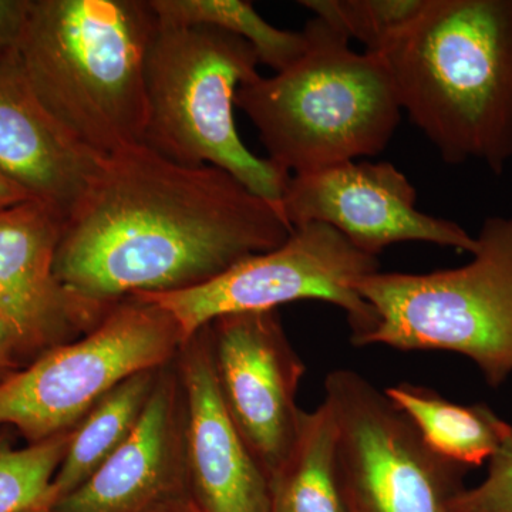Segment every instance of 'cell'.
<instances>
[{
    "label": "cell",
    "mask_w": 512,
    "mask_h": 512,
    "mask_svg": "<svg viewBox=\"0 0 512 512\" xmlns=\"http://www.w3.org/2000/svg\"><path fill=\"white\" fill-rule=\"evenodd\" d=\"M281 208L212 165H184L138 144L103 158L63 222L55 272L97 305L197 288L292 232Z\"/></svg>",
    "instance_id": "1"
},
{
    "label": "cell",
    "mask_w": 512,
    "mask_h": 512,
    "mask_svg": "<svg viewBox=\"0 0 512 512\" xmlns=\"http://www.w3.org/2000/svg\"><path fill=\"white\" fill-rule=\"evenodd\" d=\"M382 57L403 113L448 164L512 158V0H429Z\"/></svg>",
    "instance_id": "2"
},
{
    "label": "cell",
    "mask_w": 512,
    "mask_h": 512,
    "mask_svg": "<svg viewBox=\"0 0 512 512\" xmlns=\"http://www.w3.org/2000/svg\"><path fill=\"white\" fill-rule=\"evenodd\" d=\"M150 0H32L18 59L47 113L93 156L143 144Z\"/></svg>",
    "instance_id": "3"
},
{
    "label": "cell",
    "mask_w": 512,
    "mask_h": 512,
    "mask_svg": "<svg viewBox=\"0 0 512 512\" xmlns=\"http://www.w3.org/2000/svg\"><path fill=\"white\" fill-rule=\"evenodd\" d=\"M305 52L272 77L242 84L235 107L254 123L268 160L291 175L382 153L402 119L389 70L376 53L313 16Z\"/></svg>",
    "instance_id": "4"
},
{
    "label": "cell",
    "mask_w": 512,
    "mask_h": 512,
    "mask_svg": "<svg viewBox=\"0 0 512 512\" xmlns=\"http://www.w3.org/2000/svg\"><path fill=\"white\" fill-rule=\"evenodd\" d=\"M258 64L241 37L157 16L146 56L143 144L178 164L221 168L281 208L291 174L249 151L235 126V96L259 76Z\"/></svg>",
    "instance_id": "5"
},
{
    "label": "cell",
    "mask_w": 512,
    "mask_h": 512,
    "mask_svg": "<svg viewBox=\"0 0 512 512\" xmlns=\"http://www.w3.org/2000/svg\"><path fill=\"white\" fill-rule=\"evenodd\" d=\"M476 239L473 259L458 268L360 279L377 325L359 346L460 353L501 386L512 375V217L487 218Z\"/></svg>",
    "instance_id": "6"
},
{
    "label": "cell",
    "mask_w": 512,
    "mask_h": 512,
    "mask_svg": "<svg viewBox=\"0 0 512 512\" xmlns=\"http://www.w3.org/2000/svg\"><path fill=\"white\" fill-rule=\"evenodd\" d=\"M184 338L173 316L141 295L111 306L82 338L0 379V424L28 444L73 430L124 379L173 362Z\"/></svg>",
    "instance_id": "7"
},
{
    "label": "cell",
    "mask_w": 512,
    "mask_h": 512,
    "mask_svg": "<svg viewBox=\"0 0 512 512\" xmlns=\"http://www.w3.org/2000/svg\"><path fill=\"white\" fill-rule=\"evenodd\" d=\"M379 268L376 256L360 251L329 225L311 222L293 227L278 248L249 256L207 284L136 295L170 313L184 342L229 313L274 311L285 303L315 299L345 311L352 343L359 346L375 330L377 316L356 284Z\"/></svg>",
    "instance_id": "8"
},
{
    "label": "cell",
    "mask_w": 512,
    "mask_h": 512,
    "mask_svg": "<svg viewBox=\"0 0 512 512\" xmlns=\"http://www.w3.org/2000/svg\"><path fill=\"white\" fill-rule=\"evenodd\" d=\"M346 512H450L470 468L437 454L409 417L355 370L325 380Z\"/></svg>",
    "instance_id": "9"
},
{
    "label": "cell",
    "mask_w": 512,
    "mask_h": 512,
    "mask_svg": "<svg viewBox=\"0 0 512 512\" xmlns=\"http://www.w3.org/2000/svg\"><path fill=\"white\" fill-rule=\"evenodd\" d=\"M222 402L269 483L291 453L305 365L274 311L229 313L205 325Z\"/></svg>",
    "instance_id": "10"
},
{
    "label": "cell",
    "mask_w": 512,
    "mask_h": 512,
    "mask_svg": "<svg viewBox=\"0 0 512 512\" xmlns=\"http://www.w3.org/2000/svg\"><path fill=\"white\" fill-rule=\"evenodd\" d=\"M417 192L392 163L349 161L291 175L281 211L291 227L329 225L367 255L399 242H429L474 254L477 239L457 222L417 210Z\"/></svg>",
    "instance_id": "11"
},
{
    "label": "cell",
    "mask_w": 512,
    "mask_h": 512,
    "mask_svg": "<svg viewBox=\"0 0 512 512\" xmlns=\"http://www.w3.org/2000/svg\"><path fill=\"white\" fill-rule=\"evenodd\" d=\"M63 222L55 208L37 200L0 210V320L18 333L32 359L82 338L111 309L57 279Z\"/></svg>",
    "instance_id": "12"
},
{
    "label": "cell",
    "mask_w": 512,
    "mask_h": 512,
    "mask_svg": "<svg viewBox=\"0 0 512 512\" xmlns=\"http://www.w3.org/2000/svg\"><path fill=\"white\" fill-rule=\"evenodd\" d=\"M185 397L175 359L161 367L136 429L55 512H163L194 507L188 484ZM195 508V507H194Z\"/></svg>",
    "instance_id": "13"
},
{
    "label": "cell",
    "mask_w": 512,
    "mask_h": 512,
    "mask_svg": "<svg viewBox=\"0 0 512 512\" xmlns=\"http://www.w3.org/2000/svg\"><path fill=\"white\" fill-rule=\"evenodd\" d=\"M185 397L188 484L197 512H274L271 483L222 402L207 328L175 356Z\"/></svg>",
    "instance_id": "14"
},
{
    "label": "cell",
    "mask_w": 512,
    "mask_h": 512,
    "mask_svg": "<svg viewBox=\"0 0 512 512\" xmlns=\"http://www.w3.org/2000/svg\"><path fill=\"white\" fill-rule=\"evenodd\" d=\"M101 158L67 136L26 79L18 53L0 59V173L66 220L99 173Z\"/></svg>",
    "instance_id": "15"
},
{
    "label": "cell",
    "mask_w": 512,
    "mask_h": 512,
    "mask_svg": "<svg viewBox=\"0 0 512 512\" xmlns=\"http://www.w3.org/2000/svg\"><path fill=\"white\" fill-rule=\"evenodd\" d=\"M384 394L437 454L467 468L490 460L512 429L485 404L448 402L429 387L399 383Z\"/></svg>",
    "instance_id": "16"
},
{
    "label": "cell",
    "mask_w": 512,
    "mask_h": 512,
    "mask_svg": "<svg viewBox=\"0 0 512 512\" xmlns=\"http://www.w3.org/2000/svg\"><path fill=\"white\" fill-rule=\"evenodd\" d=\"M160 369L143 370L124 379L74 427L52 483L55 504L82 487L123 446L143 416Z\"/></svg>",
    "instance_id": "17"
},
{
    "label": "cell",
    "mask_w": 512,
    "mask_h": 512,
    "mask_svg": "<svg viewBox=\"0 0 512 512\" xmlns=\"http://www.w3.org/2000/svg\"><path fill=\"white\" fill-rule=\"evenodd\" d=\"M271 491L274 512H346L336 466V423L328 403L302 412L295 443Z\"/></svg>",
    "instance_id": "18"
},
{
    "label": "cell",
    "mask_w": 512,
    "mask_h": 512,
    "mask_svg": "<svg viewBox=\"0 0 512 512\" xmlns=\"http://www.w3.org/2000/svg\"><path fill=\"white\" fill-rule=\"evenodd\" d=\"M161 20L178 25L210 26L241 37L254 47L259 63L275 73L291 66L305 52V32L269 25L251 2L244 0H150Z\"/></svg>",
    "instance_id": "19"
},
{
    "label": "cell",
    "mask_w": 512,
    "mask_h": 512,
    "mask_svg": "<svg viewBox=\"0 0 512 512\" xmlns=\"http://www.w3.org/2000/svg\"><path fill=\"white\" fill-rule=\"evenodd\" d=\"M72 430L16 448L0 434V512H20L52 503V483L62 464Z\"/></svg>",
    "instance_id": "20"
},
{
    "label": "cell",
    "mask_w": 512,
    "mask_h": 512,
    "mask_svg": "<svg viewBox=\"0 0 512 512\" xmlns=\"http://www.w3.org/2000/svg\"><path fill=\"white\" fill-rule=\"evenodd\" d=\"M429 0H301L299 5L325 20L348 39L376 53L396 39Z\"/></svg>",
    "instance_id": "21"
},
{
    "label": "cell",
    "mask_w": 512,
    "mask_h": 512,
    "mask_svg": "<svg viewBox=\"0 0 512 512\" xmlns=\"http://www.w3.org/2000/svg\"><path fill=\"white\" fill-rule=\"evenodd\" d=\"M450 512H512V429L490 458L483 483L464 488L451 501Z\"/></svg>",
    "instance_id": "22"
},
{
    "label": "cell",
    "mask_w": 512,
    "mask_h": 512,
    "mask_svg": "<svg viewBox=\"0 0 512 512\" xmlns=\"http://www.w3.org/2000/svg\"><path fill=\"white\" fill-rule=\"evenodd\" d=\"M32 0H0V59L18 53Z\"/></svg>",
    "instance_id": "23"
},
{
    "label": "cell",
    "mask_w": 512,
    "mask_h": 512,
    "mask_svg": "<svg viewBox=\"0 0 512 512\" xmlns=\"http://www.w3.org/2000/svg\"><path fill=\"white\" fill-rule=\"evenodd\" d=\"M32 360L18 333L0 320V379L29 365Z\"/></svg>",
    "instance_id": "24"
},
{
    "label": "cell",
    "mask_w": 512,
    "mask_h": 512,
    "mask_svg": "<svg viewBox=\"0 0 512 512\" xmlns=\"http://www.w3.org/2000/svg\"><path fill=\"white\" fill-rule=\"evenodd\" d=\"M28 200H32V198L19 185L0 173V210H5V208L13 207V205Z\"/></svg>",
    "instance_id": "25"
},
{
    "label": "cell",
    "mask_w": 512,
    "mask_h": 512,
    "mask_svg": "<svg viewBox=\"0 0 512 512\" xmlns=\"http://www.w3.org/2000/svg\"><path fill=\"white\" fill-rule=\"evenodd\" d=\"M20 512H55V511H53L52 503H42V504L35 505V507L28 508V510H23Z\"/></svg>",
    "instance_id": "26"
},
{
    "label": "cell",
    "mask_w": 512,
    "mask_h": 512,
    "mask_svg": "<svg viewBox=\"0 0 512 512\" xmlns=\"http://www.w3.org/2000/svg\"><path fill=\"white\" fill-rule=\"evenodd\" d=\"M163 512H197L194 507L177 508V510H168Z\"/></svg>",
    "instance_id": "27"
}]
</instances>
